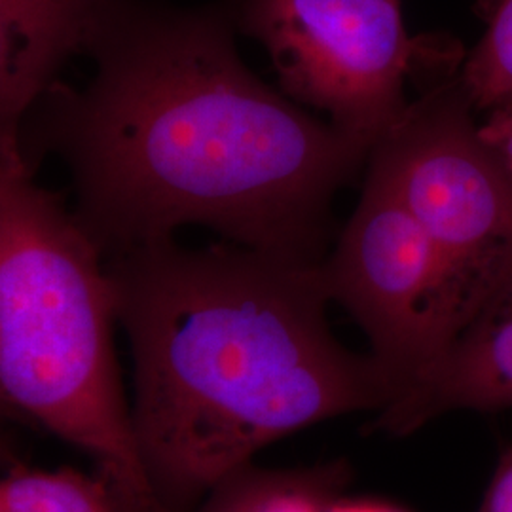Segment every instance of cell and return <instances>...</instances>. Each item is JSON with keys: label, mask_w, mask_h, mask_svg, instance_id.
<instances>
[{"label": "cell", "mask_w": 512, "mask_h": 512, "mask_svg": "<svg viewBox=\"0 0 512 512\" xmlns=\"http://www.w3.org/2000/svg\"><path fill=\"white\" fill-rule=\"evenodd\" d=\"M236 33L226 4L129 0L93 44L92 80L55 82L25 116L21 162L67 165L105 260L190 224L300 262L329 255L332 200L370 148L266 86Z\"/></svg>", "instance_id": "obj_1"}, {"label": "cell", "mask_w": 512, "mask_h": 512, "mask_svg": "<svg viewBox=\"0 0 512 512\" xmlns=\"http://www.w3.org/2000/svg\"><path fill=\"white\" fill-rule=\"evenodd\" d=\"M107 270L160 512H196L275 440L397 397L370 353L332 334L321 264L173 238L110 256Z\"/></svg>", "instance_id": "obj_2"}, {"label": "cell", "mask_w": 512, "mask_h": 512, "mask_svg": "<svg viewBox=\"0 0 512 512\" xmlns=\"http://www.w3.org/2000/svg\"><path fill=\"white\" fill-rule=\"evenodd\" d=\"M107 260L61 194L0 154V389L160 512L116 349Z\"/></svg>", "instance_id": "obj_3"}, {"label": "cell", "mask_w": 512, "mask_h": 512, "mask_svg": "<svg viewBox=\"0 0 512 512\" xmlns=\"http://www.w3.org/2000/svg\"><path fill=\"white\" fill-rule=\"evenodd\" d=\"M471 109L458 76L427 86L366 164L437 245L469 321L512 270V175Z\"/></svg>", "instance_id": "obj_4"}, {"label": "cell", "mask_w": 512, "mask_h": 512, "mask_svg": "<svg viewBox=\"0 0 512 512\" xmlns=\"http://www.w3.org/2000/svg\"><path fill=\"white\" fill-rule=\"evenodd\" d=\"M241 35L264 46L279 88L376 147L408 109V80L433 67L399 0H228Z\"/></svg>", "instance_id": "obj_5"}, {"label": "cell", "mask_w": 512, "mask_h": 512, "mask_svg": "<svg viewBox=\"0 0 512 512\" xmlns=\"http://www.w3.org/2000/svg\"><path fill=\"white\" fill-rule=\"evenodd\" d=\"M321 272L330 302L344 306L365 330L370 355L397 389L395 399L439 363L469 323L437 245L368 171Z\"/></svg>", "instance_id": "obj_6"}, {"label": "cell", "mask_w": 512, "mask_h": 512, "mask_svg": "<svg viewBox=\"0 0 512 512\" xmlns=\"http://www.w3.org/2000/svg\"><path fill=\"white\" fill-rule=\"evenodd\" d=\"M129 0H0V154L19 152V129L76 55H90Z\"/></svg>", "instance_id": "obj_7"}, {"label": "cell", "mask_w": 512, "mask_h": 512, "mask_svg": "<svg viewBox=\"0 0 512 512\" xmlns=\"http://www.w3.org/2000/svg\"><path fill=\"white\" fill-rule=\"evenodd\" d=\"M512 408V270L420 382L378 412L376 427L408 435L454 410Z\"/></svg>", "instance_id": "obj_8"}, {"label": "cell", "mask_w": 512, "mask_h": 512, "mask_svg": "<svg viewBox=\"0 0 512 512\" xmlns=\"http://www.w3.org/2000/svg\"><path fill=\"white\" fill-rule=\"evenodd\" d=\"M0 512H158L114 476L73 469H14L0 486Z\"/></svg>", "instance_id": "obj_9"}, {"label": "cell", "mask_w": 512, "mask_h": 512, "mask_svg": "<svg viewBox=\"0 0 512 512\" xmlns=\"http://www.w3.org/2000/svg\"><path fill=\"white\" fill-rule=\"evenodd\" d=\"M342 482V467L260 471L253 465L222 480L202 512H321Z\"/></svg>", "instance_id": "obj_10"}, {"label": "cell", "mask_w": 512, "mask_h": 512, "mask_svg": "<svg viewBox=\"0 0 512 512\" xmlns=\"http://www.w3.org/2000/svg\"><path fill=\"white\" fill-rule=\"evenodd\" d=\"M458 80L475 109L512 105V0L495 8L484 37L461 65Z\"/></svg>", "instance_id": "obj_11"}, {"label": "cell", "mask_w": 512, "mask_h": 512, "mask_svg": "<svg viewBox=\"0 0 512 512\" xmlns=\"http://www.w3.org/2000/svg\"><path fill=\"white\" fill-rule=\"evenodd\" d=\"M478 129L484 143L494 150L495 156L512 175V105L492 110L488 120Z\"/></svg>", "instance_id": "obj_12"}, {"label": "cell", "mask_w": 512, "mask_h": 512, "mask_svg": "<svg viewBox=\"0 0 512 512\" xmlns=\"http://www.w3.org/2000/svg\"><path fill=\"white\" fill-rule=\"evenodd\" d=\"M478 512H512V450L499 461Z\"/></svg>", "instance_id": "obj_13"}, {"label": "cell", "mask_w": 512, "mask_h": 512, "mask_svg": "<svg viewBox=\"0 0 512 512\" xmlns=\"http://www.w3.org/2000/svg\"><path fill=\"white\" fill-rule=\"evenodd\" d=\"M321 512H404L378 501H330Z\"/></svg>", "instance_id": "obj_14"}]
</instances>
